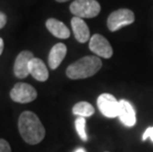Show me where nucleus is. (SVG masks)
Listing matches in <instances>:
<instances>
[{
	"instance_id": "f257e3e1",
	"label": "nucleus",
	"mask_w": 153,
	"mask_h": 152,
	"mask_svg": "<svg viewBox=\"0 0 153 152\" xmlns=\"http://www.w3.org/2000/svg\"><path fill=\"white\" fill-rule=\"evenodd\" d=\"M18 128L22 138L28 144H38L45 138V129L38 116L33 112H23L18 121Z\"/></svg>"
},
{
	"instance_id": "f03ea898",
	"label": "nucleus",
	"mask_w": 153,
	"mask_h": 152,
	"mask_svg": "<svg viewBox=\"0 0 153 152\" xmlns=\"http://www.w3.org/2000/svg\"><path fill=\"white\" fill-rule=\"evenodd\" d=\"M102 67V60L98 56H87L70 64L66 69V75L70 79H84L98 72Z\"/></svg>"
},
{
	"instance_id": "7ed1b4c3",
	"label": "nucleus",
	"mask_w": 153,
	"mask_h": 152,
	"mask_svg": "<svg viewBox=\"0 0 153 152\" xmlns=\"http://www.w3.org/2000/svg\"><path fill=\"white\" fill-rule=\"evenodd\" d=\"M70 12L79 18H94L101 11L97 0H74L70 4Z\"/></svg>"
},
{
	"instance_id": "20e7f679",
	"label": "nucleus",
	"mask_w": 153,
	"mask_h": 152,
	"mask_svg": "<svg viewBox=\"0 0 153 152\" xmlns=\"http://www.w3.org/2000/svg\"><path fill=\"white\" fill-rule=\"evenodd\" d=\"M134 19V13L131 10L122 8L111 13L107 21V26L111 32H116L120 28L132 24Z\"/></svg>"
},
{
	"instance_id": "39448f33",
	"label": "nucleus",
	"mask_w": 153,
	"mask_h": 152,
	"mask_svg": "<svg viewBox=\"0 0 153 152\" xmlns=\"http://www.w3.org/2000/svg\"><path fill=\"white\" fill-rule=\"evenodd\" d=\"M37 96V91L33 86L23 82L16 83L10 92V97L13 101L21 104L33 102Z\"/></svg>"
},
{
	"instance_id": "423d86ee",
	"label": "nucleus",
	"mask_w": 153,
	"mask_h": 152,
	"mask_svg": "<svg viewBox=\"0 0 153 152\" xmlns=\"http://www.w3.org/2000/svg\"><path fill=\"white\" fill-rule=\"evenodd\" d=\"M97 105L100 112L103 116L107 118L119 117L120 111V101L111 94L104 93L101 94L97 99Z\"/></svg>"
},
{
	"instance_id": "0eeeda50",
	"label": "nucleus",
	"mask_w": 153,
	"mask_h": 152,
	"mask_svg": "<svg viewBox=\"0 0 153 152\" xmlns=\"http://www.w3.org/2000/svg\"><path fill=\"white\" fill-rule=\"evenodd\" d=\"M89 48L96 56L104 57V59H110L113 56L112 46L110 44L108 40L100 34H95L91 37Z\"/></svg>"
},
{
	"instance_id": "6e6552de",
	"label": "nucleus",
	"mask_w": 153,
	"mask_h": 152,
	"mask_svg": "<svg viewBox=\"0 0 153 152\" xmlns=\"http://www.w3.org/2000/svg\"><path fill=\"white\" fill-rule=\"evenodd\" d=\"M34 59V54L30 50H23L16 57L14 63V74L16 77L23 79L26 78L29 72V63Z\"/></svg>"
},
{
	"instance_id": "1a4fd4ad",
	"label": "nucleus",
	"mask_w": 153,
	"mask_h": 152,
	"mask_svg": "<svg viewBox=\"0 0 153 152\" xmlns=\"http://www.w3.org/2000/svg\"><path fill=\"white\" fill-rule=\"evenodd\" d=\"M120 121L123 125L131 128L136 124V115L133 106L125 99L120 101V111H119Z\"/></svg>"
},
{
	"instance_id": "9d476101",
	"label": "nucleus",
	"mask_w": 153,
	"mask_h": 152,
	"mask_svg": "<svg viewBox=\"0 0 153 152\" xmlns=\"http://www.w3.org/2000/svg\"><path fill=\"white\" fill-rule=\"evenodd\" d=\"M71 27L74 34V37L81 44H84L88 42L90 39V31L87 24L83 21L82 18L74 17L71 19Z\"/></svg>"
},
{
	"instance_id": "9b49d317",
	"label": "nucleus",
	"mask_w": 153,
	"mask_h": 152,
	"mask_svg": "<svg viewBox=\"0 0 153 152\" xmlns=\"http://www.w3.org/2000/svg\"><path fill=\"white\" fill-rule=\"evenodd\" d=\"M29 72L38 81L45 82L48 78V70L47 66L43 60L37 57H34L29 63Z\"/></svg>"
},
{
	"instance_id": "f8f14e48",
	"label": "nucleus",
	"mask_w": 153,
	"mask_h": 152,
	"mask_svg": "<svg viewBox=\"0 0 153 152\" xmlns=\"http://www.w3.org/2000/svg\"><path fill=\"white\" fill-rule=\"evenodd\" d=\"M67 47L64 44L58 43L54 44L48 54V65L51 69H56L62 62L66 56Z\"/></svg>"
},
{
	"instance_id": "ddd939ff",
	"label": "nucleus",
	"mask_w": 153,
	"mask_h": 152,
	"mask_svg": "<svg viewBox=\"0 0 153 152\" xmlns=\"http://www.w3.org/2000/svg\"><path fill=\"white\" fill-rule=\"evenodd\" d=\"M45 26H47L48 30L51 32V34H53L54 37L58 39H67L70 37L69 29L66 27L65 24L56 19L50 18L45 22Z\"/></svg>"
},
{
	"instance_id": "4468645a",
	"label": "nucleus",
	"mask_w": 153,
	"mask_h": 152,
	"mask_svg": "<svg viewBox=\"0 0 153 152\" xmlns=\"http://www.w3.org/2000/svg\"><path fill=\"white\" fill-rule=\"evenodd\" d=\"M72 113L78 117H91L95 113V108L88 102H79L73 106Z\"/></svg>"
},
{
	"instance_id": "2eb2a0df",
	"label": "nucleus",
	"mask_w": 153,
	"mask_h": 152,
	"mask_svg": "<svg viewBox=\"0 0 153 152\" xmlns=\"http://www.w3.org/2000/svg\"><path fill=\"white\" fill-rule=\"evenodd\" d=\"M75 128L79 137L83 141L88 140V136L86 133V119L84 117H78L75 119Z\"/></svg>"
},
{
	"instance_id": "dca6fc26",
	"label": "nucleus",
	"mask_w": 153,
	"mask_h": 152,
	"mask_svg": "<svg viewBox=\"0 0 153 152\" xmlns=\"http://www.w3.org/2000/svg\"><path fill=\"white\" fill-rule=\"evenodd\" d=\"M0 152H11L10 144L2 138H0Z\"/></svg>"
},
{
	"instance_id": "f3484780",
	"label": "nucleus",
	"mask_w": 153,
	"mask_h": 152,
	"mask_svg": "<svg viewBox=\"0 0 153 152\" xmlns=\"http://www.w3.org/2000/svg\"><path fill=\"white\" fill-rule=\"evenodd\" d=\"M147 138H150V139L153 141V127L148 128L144 131V133H143V135H142V140L143 141L146 140Z\"/></svg>"
},
{
	"instance_id": "a211bd4d",
	"label": "nucleus",
	"mask_w": 153,
	"mask_h": 152,
	"mask_svg": "<svg viewBox=\"0 0 153 152\" xmlns=\"http://www.w3.org/2000/svg\"><path fill=\"white\" fill-rule=\"evenodd\" d=\"M6 23H7V17H6L4 13L0 12V29L4 28Z\"/></svg>"
},
{
	"instance_id": "6ab92c4d",
	"label": "nucleus",
	"mask_w": 153,
	"mask_h": 152,
	"mask_svg": "<svg viewBox=\"0 0 153 152\" xmlns=\"http://www.w3.org/2000/svg\"><path fill=\"white\" fill-rule=\"evenodd\" d=\"M3 48H4V42L1 38H0V56L3 53Z\"/></svg>"
},
{
	"instance_id": "aec40b11",
	"label": "nucleus",
	"mask_w": 153,
	"mask_h": 152,
	"mask_svg": "<svg viewBox=\"0 0 153 152\" xmlns=\"http://www.w3.org/2000/svg\"><path fill=\"white\" fill-rule=\"evenodd\" d=\"M74 152H86V150L84 149V148H77Z\"/></svg>"
},
{
	"instance_id": "412c9836",
	"label": "nucleus",
	"mask_w": 153,
	"mask_h": 152,
	"mask_svg": "<svg viewBox=\"0 0 153 152\" xmlns=\"http://www.w3.org/2000/svg\"><path fill=\"white\" fill-rule=\"evenodd\" d=\"M55 1H57V2H67L68 0H55Z\"/></svg>"
},
{
	"instance_id": "4be33fe9",
	"label": "nucleus",
	"mask_w": 153,
	"mask_h": 152,
	"mask_svg": "<svg viewBox=\"0 0 153 152\" xmlns=\"http://www.w3.org/2000/svg\"><path fill=\"white\" fill-rule=\"evenodd\" d=\"M106 152H108V151H106Z\"/></svg>"
}]
</instances>
